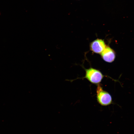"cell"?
Instances as JSON below:
<instances>
[{
  "mask_svg": "<svg viewBox=\"0 0 134 134\" xmlns=\"http://www.w3.org/2000/svg\"><path fill=\"white\" fill-rule=\"evenodd\" d=\"M85 75L81 78H85L92 83L98 84L100 83L105 75L99 70L92 67L84 68Z\"/></svg>",
  "mask_w": 134,
  "mask_h": 134,
  "instance_id": "6da1fadb",
  "label": "cell"
},
{
  "mask_svg": "<svg viewBox=\"0 0 134 134\" xmlns=\"http://www.w3.org/2000/svg\"><path fill=\"white\" fill-rule=\"evenodd\" d=\"M96 92L97 101L101 105L105 106L112 103L111 95L108 92L103 89L100 83L97 85Z\"/></svg>",
  "mask_w": 134,
  "mask_h": 134,
  "instance_id": "7a4b0ae2",
  "label": "cell"
},
{
  "mask_svg": "<svg viewBox=\"0 0 134 134\" xmlns=\"http://www.w3.org/2000/svg\"><path fill=\"white\" fill-rule=\"evenodd\" d=\"M106 46L103 40L98 38L91 42L90 44V50L94 53L97 54H100Z\"/></svg>",
  "mask_w": 134,
  "mask_h": 134,
  "instance_id": "3957f363",
  "label": "cell"
},
{
  "mask_svg": "<svg viewBox=\"0 0 134 134\" xmlns=\"http://www.w3.org/2000/svg\"><path fill=\"white\" fill-rule=\"evenodd\" d=\"M100 54L101 58L103 60L109 63H111L114 61L116 57L115 51L108 46H106Z\"/></svg>",
  "mask_w": 134,
  "mask_h": 134,
  "instance_id": "277c9868",
  "label": "cell"
}]
</instances>
